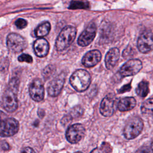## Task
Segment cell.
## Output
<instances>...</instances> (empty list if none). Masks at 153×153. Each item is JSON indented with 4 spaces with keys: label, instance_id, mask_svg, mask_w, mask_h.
<instances>
[{
    "label": "cell",
    "instance_id": "cell-9",
    "mask_svg": "<svg viewBox=\"0 0 153 153\" xmlns=\"http://www.w3.org/2000/svg\"><path fill=\"white\" fill-rule=\"evenodd\" d=\"M138 48L142 53H148L153 50V35L149 30H145L139 37Z\"/></svg>",
    "mask_w": 153,
    "mask_h": 153
},
{
    "label": "cell",
    "instance_id": "cell-5",
    "mask_svg": "<svg viewBox=\"0 0 153 153\" xmlns=\"http://www.w3.org/2000/svg\"><path fill=\"white\" fill-rule=\"evenodd\" d=\"M7 46L8 50L13 53H19L25 50L28 46L27 41L20 35L12 33L7 37Z\"/></svg>",
    "mask_w": 153,
    "mask_h": 153
},
{
    "label": "cell",
    "instance_id": "cell-4",
    "mask_svg": "<svg viewBox=\"0 0 153 153\" xmlns=\"http://www.w3.org/2000/svg\"><path fill=\"white\" fill-rule=\"evenodd\" d=\"M144 127L142 120L139 117H133L127 121L124 130L123 135L127 139H133L136 138Z\"/></svg>",
    "mask_w": 153,
    "mask_h": 153
},
{
    "label": "cell",
    "instance_id": "cell-17",
    "mask_svg": "<svg viewBox=\"0 0 153 153\" xmlns=\"http://www.w3.org/2000/svg\"><path fill=\"white\" fill-rule=\"evenodd\" d=\"M136 101L133 97H126L120 100L117 105V108L120 111L124 112L132 110L135 107Z\"/></svg>",
    "mask_w": 153,
    "mask_h": 153
},
{
    "label": "cell",
    "instance_id": "cell-1",
    "mask_svg": "<svg viewBox=\"0 0 153 153\" xmlns=\"http://www.w3.org/2000/svg\"><path fill=\"white\" fill-rule=\"evenodd\" d=\"M19 80L13 78L9 83L7 89L4 91L2 99L3 108L8 113H13L18 107L17 92L18 90Z\"/></svg>",
    "mask_w": 153,
    "mask_h": 153
},
{
    "label": "cell",
    "instance_id": "cell-15",
    "mask_svg": "<svg viewBox=\"0 0 153 153\" xmlns=\"http://www.w3.org/2000/svg\"><path fill=\"white\" fill-rule=\"evenodd\" d=\"M49 48V43L44 38H38L34 43L35 53L39 57H46L48 53Z\"/></svg>",
    "mask_w": 153,
    "mask_h": 153
},
{
    "label": "cell",
    "instance_id": "cell-6",
    "mask_svg": "<svg viewBox=\"0 0 153 153\" xmlns=\"http://www.w3.org/2000/svg\"><path fill=\"white\" fill-rule=\"evenodd\" d=\"M142 68V62L139 59H130L121 67L119 74L121 77L133 76L138 74Z\"/></svg>",
    "mask_w": 153,
    "mask_h": 153
},
{
    "label": "cell",
    "instance_id": "cell-11",
    "mask_svg": "<svg viewBox=\"0 0 153 153\" xmlns=\"http://www.w3.org/2000/svg\"><path fill=\"white\" fill-rule=\"evenodd\" d=\"M65 76L66 74L64 73H61L49 83L47 91L50 96L56 97L60 94L65 83Z\"/></svg>",
    "mask_w": 153,
    "mask_h": 153
},
{
    "label": "cell",
    "instance_id": "cell-12",
    "mask_svg": "<svg viewBox=\"0 0 153 153\" xmlns=\"http://www.w3.org/2000/svg\"><path fill=\"white\" fill-rule=\"evenodd\" d=\"M29 94L31 98L36 102L43 100L44 96V88L42 80L39 78L34 80L29 87Z\"/></svg>",
    "mask_w": 153,
    "mask_h": 153
},
{
    "label": "cell",
    "instance_id": "cell-22",
    "mask_svg": "<svg viewBox=\"0 0 153 153\" xmlns=\"http://www.w3.org/2000/svg\"><path fill=\"white\" fill-rule=\"evenodd\" d=\"M83 109L80 106H77L71 109L70 112V115L73 118H77L82 116L83 114Z\"/></svg>",
    "mask_w": 153,
    "mask_h": 153
},
{
    "label": "cell",
    "instance_id": "cell-19",
    "mask_svg": "<svg viewBox=\"0 0 153 153\" xmlns=\"http://www.w3.org/2000/svg\"><path fill=\"white\" fill-rule=\"evenodd\" d=\"M136 93L142 98L147 96L149 93V83L147 81H142L139 83L136 89Z\"/></svg>",
    "mask_w": 153,
    "mask_h": 153
},
{
    "label": "cell",
    "instance_id": "cell-24",
    "mask_svg": "<svg viewBox=\"0 0 153 153\" xmlns=\"http://www.w3.org/2000/svg\"><path fill=\"white\" fill-rule=\"evenodd\" d=\"M15 25L16 26V27L17 28L22 29H24L27 26L28 22L24 19L19 18L16 20Z\"/></svg>",
    "mask_w": 153,
    "mask_h": 153
},
{
    "label": "cell",
    "instance_id": "cell-7",
    "mask_svg": "<svg viewBox=\"0 0 153 153\" xmlns=\"http://www.w3.org/2000/svg\"><path fill=\"white\" fill-rule=\"evenodd\" d=\"M85 135V129L81 124L77 123L70 126L67 129L66 138L71 144H77L82 139Z\"/></svg>",
    "mask_w": 153,
    "mask_h": 153
},
{
    "label": "cell",
    "instance_id": "cell-26",
    "mask_svg": "<svg viewBox=\"0 0 153 153\" xmlns=\"http://www.w3.org/2000/svg\"><path fill=\"white\" fill-rule=\"evenodd\" d=\"M131 89V85L130 84H126V85H125L123 86V87H122L119 90L118 92L119 93H123L125 92H126V91H130Z\"/></svg>",
    "mask_w": 153,
    "mask_h": 153
},
{
    "label": "cell",
    "instance_id": "cell-25",
    "mask_svg": "<svg viewBox=\"0 0 153 153\" xmlns=\"http://www.w3.org/2000/svg\"><path fill=\"white\" fill-rule=\"evenodd\" d=\"M55 71L54 67L53 66H48L47 68L44 70L43 75L44 77H49V76L53 73Z\"/></svg>",
    "mask_w": 153,
    "mask_h": 153
},
{
    "label": "cell",
    "instance_id": "cell-27",
    "mask_svg": "<svg viewBox=\"0 0 153 153\" xmlns=\"http://www.w3.org/2000/svg\"><path fill=\"white\" fill-rule=\"evenodd\" d=\"M1 147L2 150H5V151L8 150L10 149V146L6 141H1Z\"/></svg>",
    "mask_w": 153,
    "mask_h": 153
},
{
    "label": "cell",
    "instance_id": "cell-21",
    "mask_svg": "<svg viewBox=\"0 0 153 153\" xmlns=\"http://www.w3.org/2000/svg\"><path fill=\"white\" fill-rule=\"evenodd\" d=\"M141 111L144 114H148L153 111V98L145 100L141 107Z\"/></svg>",
    "mask_w": 153,
    "mask_h": 153
},
{
    "label": "cell",
    "instance_id": "cell-14",
    "mask_svg": "<svg viewBox=\"0 0 153 153\" xmlns=\"http://www.w3.org/2000/svg\"><path fill=\"white\" fill-rule=\"evenodd\" d=\"M101 53L98 50H93L88 52L82 59L83 65L87 68L93 67L97 65L101 60Z\"/></svg>",
    "mask_w": 153,
    "mask_h": 153
},
{
    "label": "cell",
    "instance_id": "cell-16",
    "mask_svg": "<svg viewBox=\"0 0 153 153\" xmlns=\"http://www.w3.org/2000/svg\"><path fill=\"white\" fill-rule=\"evenodd\" d=\"M120 57V50L118 48L110 49L106 55L105 62L108 69H112L117 65Z\"/></svg>",
    "mask_w": 153,
    "mask_h": 153
},
{
    "label": "cell",
    "instance_id": "cell-10",
    "mask_svg": "<svg viewBox=\"0 0 153 153\" xmlns=\"http://www.w3.org/2000/svg\"><path fill=\"white\" fill-rule=\"evenodd\" d=\"M96 34V26L94 23H90L81 33L78 39V44L81 47L89 46L93 42Z\"/></svg>",
    "mask_w": 153,
    "mask_h": 153
},
{
    "label": "cell",
    "instance_id": "cell-23",
    "mask_svg": "<svg viewBox=\"0 0 153 153\" xmlns=\"http://www.w3.org/2000/svg\"><path fill=\"white\" fill-rule=\"evenodd\" d=\"M18 60L20 62H26L30 64L33 62V59L31 56L28 54H22L19 56Z\"/></svg>",
    "mask_w": 153,
    "mask_h": 153
},
{
    "label": "cell",
    "instance_id": "cell-8",
    "mask_svg": "<svg viewBox=\"0 0 153 153\" xmlns=\"http://www.w3.org/2000/svg\"><path fill=\"white\" fill-rule=\"evenodd\" d=\"M19 129V122L13 118L2 120L0 134L2 137H9L15 135Z\"/></svg>",
    "mask_w": 153,
    "mask_h": 153
},
{
    "label": "cell",
    "instance_id": "cell-29",
    "mask_svg": "<svg viewBox=\"0 0 153 153\" xmlns=\"http://www.w3.org/2000/svg\"><path fill=\"white\" fill-rule=\"evenodd\" d=\"M151 150H152L153 151V140L152 141V142H151Z\"/></svg>",
    "mask_w": 153,
    "mask_h": 153
},
{
    "label": "cell",
    "instance_id": "cell-13",
    "mask_svg": "<svg viewBox=\"0 0 153 153\" xmlns=\"http://www.w3.org/2000/svg\"><path fill=\"white\" fill-rule=\"evenodd\" d=\"M116 98L113 95H108L102 100L100 106V113L105 117H111L114 113Z\"/></svg>",
    "mask_w": 153,
    "mask_h": 153
},
{
    "label": "cell",
    "instance_id": "cell-2",
    "mask_svg": "<svg viewBox=\"0 0 153 153\" xmlns=\"http://www.w3.org/2000/svg\"><path fill=\"white\" fill-rule=\"evenodd\" d=\"M77 29L73 26L64 27L59 34L55 43V47L59 52L68 48L75 39Z\"/></svg>",
    "mask_w": 153,
    "mask_h": 153
},
{
    "label": "cell",
    "instance_id": "cell-28",
    "mask_svg": "<svg viewBox=\"0 0 153 153\" xmlns=\"http://www.w3.org/2000/svg\"><path fill=\"white\" fill-rule=\"evenodd\" d=\"M22 152H34L35 151L33 149H32L31 148L27 147V148H25L24 150H22Z\"/></svg>",
    "mask_w": 153,
    "mask_h": 153
},
{
    "label": "cell",
    "instance_id": "cell-18",
    "mask_svg": "<svg viewBox=\"0 0 153 153\" xmlns=\"http://www.w3.org/2000/svg\"><path fill=\"white\" fill-rule=\"evenodd\" d=\"M51 25L46 21L39 24L35 30V35L38 38L44 37L48 34L50 31Z\"/></svg>",
    "mask_w": 153,
    "mask_h": 153
},
{
    "label": "cell",
    "instance_id": "cell-3",
    "mask_svg": "<svg viewBox=\"0 0 153 153\" xmlns=\"http://www.w3.org/2000/svg\"><path fill=\"white\" fill-rule=\"evenodd\" d=\"M70 84L78 92L86 90L91 83L90 74L84 69H78L71 76Z\"/></svg>",
    "mask_w": 153,
    "mask_h": 153
},
{
    "label": "cell",
    "instance_id": "cell-20",
    "mask_svg": "<svg viewBox=\"0 0 153 153\" xmlns=\"http://www.w3.org/2000/svg\"><path fill=\"white\" fill-rule=\"evenodd\" d=\"M69 9H86L89 8V4L88 2H84L81 1H71L69 7Z\"/></svg>",
    "mask_w": 153,
    "mask_h": 153
}]
</instances>
